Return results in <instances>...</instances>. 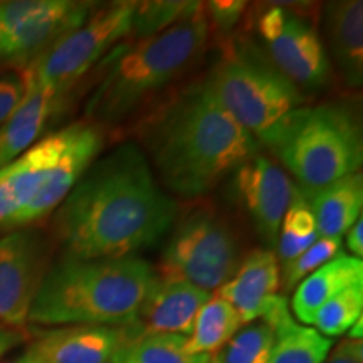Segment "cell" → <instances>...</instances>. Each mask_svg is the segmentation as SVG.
<instances>
[{"label":"cell","mask_w":363,"mask_h":363,"mask_svg":"<svg viewBox=\"0 0 363 363\" xmlns=\"http://www.w3.org/2000/svg\"><path fill=\"white\" fill-rule=\"evenodd\" d=\"M177 216V202L130 142L91 163L59 206L54 227L66 256L125 257L157 244Z\"/></svg>","instance_id":"cell-1"},{"label":"cell","mask_w":363,"mask_h":363,"mask_svg":"<svg viewBox=\"0 0 363 363\" xmlns=\"http://www.w3.org/2000/svg\"><path fill=\"white\" fill-rule=\"evenodd\" d=\"M167 189L184 199L211 192L259 153V143L222 106L207 79L170 93L136 125Z\"/></svg>","instance_id":"cell-2"},{"label":"cell","mask_w":363,"mask_h":363,"mask_svg":"<svg viewBox=\"0 0 363 363\" xmlns=\"http://www.w3.org/2000/svg\"><path fill=\"white\" fill-rule=\"evenodd\" d=\"M155 269L138 256H62L45 272L30 308V323L44 326L135 323L155 281Z\"/></svg>","instance_id":"cell-3"},{"label":"cell","mask_w":363,"mask_h":363,"mask_svg":"<svg viewBox=\"0 0 363 363\" xmlns=\"http://www.w3.org/2000/svg\"><path fill=\"white\" fill-rule=\"evenodd\" d=\"M211 34L206 4L169 29L111 51L108 69L88 99L86 116L101 126L120 123L140 111L192 67Z\"/></svg>","instance_id":"cell-4"},{"label":"cell","mask_w":363,"mask_h":363,"mask_svg":"<svg viewBox=\"0 0 363 363\" xmlns=\"http://www.w3.org/2000/svg\"><path fill=\"white\" fill-rule=\"evenodd\" d=\"M206 79L229 115L271 150L305 103L301 91L252 43H225Z\"/></svg>","instance_id":"cell-5"},{"label":"cell","mask_w":363,"mask_h":363,"mask_svg":"<svg viewBox=\"0 0 363 363\" xmlns=\"http://www.w3.org/2000/svg\"><path fill=\"white\" fill-rule=\"evenodd\" d=\"M272 152L301 187H323L360 169V123L343 104L301 106L288 120Z\"/></svg>","instance_id":"cell-6"},{"label":"cell","mask_w":363,"mask_h":363,"mask_svg":"<svg viewBox=\"0 0 363 363\" xmlns=\"http://www.w3.org/2000/svg\"><path fill=\"white\" fill-rule=\"evenodd\" d=\"M240 261L242 244L234 225L214 208L199 207L177 222L155 272L211 293L233 278Z\"/></svg>","instance_id":"cell-7"},{"label":"cell","mask_w":363,"mask_h":363,"mask_svg":"<svg viewBox=\"0 0 363 363\" xmlns=\"http://www.w3.org/2000/svg\"><path fill=\"white\" fill-rule=\"evenodd\" d=\"M138 2H115L96 7L83 26L62 35L22 72L26 83H34L67 96L91 67L130 35Z\"/></svg>","instance_id":"cell-8"},{"label":"cell","mask_w":363,"mask_h":363,"mask_svg":"<svg viewBox=\"0 0 363 363\" xmlns=\"http://www.w3.org/2000/svg\"><path fill=\"white\" fill-rule=\"evenodd\" d=\"M94 6L72 0L0 2V66L26 69L62 35L83 26Z\"/></svg>","instance_id":"cell-9"},{"label":"cell","mask_w":363,"mask_h":363,"mask_svg":"<svg viewBox=\"0 0 363 363\" xmlns=\"http://www.w3.org/2000/svg\"><path fill=\"white\" fill-rule=\"evenodd\" d=\"M257 33L267 59L299 91H315L328 83V54L305 17L288 7H266L257 17Z\"/></svg>","instance_id":"cell-10"},{"label":"cell","mask_w":363,"mask_h":363,"mask_svg":"<svg viewBox=\"0 0 363 363\" xmlns=\"http://www.w3.org/2000/svg\"><path fill=\"white\" fill-rule=\"evenodd\" d=\"M48 249L38 230L19 229L0 238V323L21 330L48 272Z\"/></svg>","instance_id":"cell-11"},{"label":"cell","mask_w":363,"mask_h":363,"mask_svg":"<svg viewBox=\"0 0 363 363\" xmlns=\"http://www.w3.org/2000/svg\"><path fill=\"white\" fill-rule=\"evenodd\" d=\"M65 130V145L56 162L52 163L51 170L48 172L43 187L33 201L13 217L9 229L29 225L51 214L69 195L91 163L99 157L104 145L101 126L91 121H78L66 126Z\"/></svg>","instance_id":"cell-12"},{"label":"cell","mask_w":363,"mask_h":363,"mask_svg":"<svg viewBox=\"0 0 363 363\" xmlns=\"http://www.w3.org/2000/svg\"><path fill=\"white\" fill-rule=\"evenodd\" d=\"M233 175V189L239 206L251 219L257 235L274 246L296 187L281 167L261 153L249 158Z\"/></svg>","instance_id":"cell-13"},{"label":"cell","mask_w":363,"mask_h":363,"mask_svg":"<svg viewBox=\"0 0 363 363\" xmlns=\"http://www.w3.org/2000/svg\"><path fill=\"white\" fill-rule=\"evenodd\" d=\"M140 337L142 331L136 323L71 325L45 331L27 350L38 363H110L121 348Z\"/></svg>","instance_id":"cell-14"},{"label":"cell","mask_w":363,"mask_h":363,"mask_svg":"<svg viewBox=\"0 0 363 363\" xmlns=\"http://www.w3.org/2000/svg\"><path fill=\"white\" fill-rule=\"evenodd\" d=\"M211 298L212 293L203 291L187 281L155 276L135 323L142 331V337L157 333L189 337L199 311Z\"/></svg>","instance_id":"cell-15"},{"label":"cell","mask_w":363,"mask_h":363,"mask_svg":"<svg viewBox=\"0 0 363 363\" xmlns=\"http://www.w3.org/2000/svg\"><path fill=\"white\" fill-rule=\"evenodd\" d=\"M281 284L279 261L269 249H256L242 257L235 274L217 289V296L230 303L249 325L264 315L267 305L278 294Z\"/></svg>","instance_id":"cell-16"},{"label":"cell","mask_w":363,"mask_h":363,"mask_svg":"<svg viewBox=\"0 0 363 363\" xmlns=\"http://www.w3.org/2000/svg\"><path fill=\"white\" fill-rule=\"evenodd\" d=\"M24 96L0 126V169L27 152L43 135L52 116L61 111L66 96L24 81Z\"/></svg>","instance_id":"cell-17"},{"label":"cell","mask_w":363,"mask_h":363,"mask_svg":"<svg viewBox=\"0 0 363 363\" xmlns=\"http://www.w3.org/2000/svg\"><path fill=\"white\" fill-rule=\"evenodd\" d=\"M323 24L340 74L348 86L358 88L363 81V4L360 0L326 4Z\"/></svg>","instance_id":"cell-18"},{"label":"cell","mask_w":363,"mask_h":363,"mask_svg":"<svg viewBox=\"0 0 363 363\" xmlns=\"http://www.w3.org/2000/svg\"><path fill=\"white\" fill-rule=\"evenodd\" d=\"M310 203L320 238H340L360 219L363 179L360 172L342 177L323 187H298Z\"/></svg>","instance_id":"cell-19"},{"label":"cell","mask_w":363,"mask_h":363,"mask_svg":"<svg viewBox=\"0 0 363 363\" xmlns=\"http://www.w3.org/2000/svg\"><path fill=\"white\" fill-rule=\"evenodd\" d=\"M264 320L276 331V342L267 363H323L331 350V340L311 326L299 325L289 315L284 296L276 294L267 305Z\"/></svg>","instance_id":"cell-20"},{"label":"cell","mask_w":363,"mask_h":363,"mask_svg":"<svg viewBox=\"0 0 363 363\" xmlns=\"http://www.w3.org/2000/svg\"><path fill=\"white\" fill-rule=\"evenodd\" d=\"M355 283H363L362 259L338 252L333 259L318 267L296 286L291 301L294 316L301 323L311 325L321 306Z\"/></svg>","instance_id":"cell-21"},{"label":"cell","mask_w":363,"mask_h":363,"mask_svg":"<svg viewBox=\"0 0 363 363\" xmlns=\"http://www.w3.org/2000/svg\"><path fill=\"white\" fill-rule=\"evenodd\" d=\"M240 318L230 303L219 296L211 298L199 311L192 333L185 342L190 355H216L240 330Z\"/></svg>","instance_id":"cell-22"},{"label":"cell","mask_w":363,"mask_h":363,"mask_svg":"<svg viewBox=\"0 0 363 363\" xmlns=\"http://www.w3.org/2000/svg\"><path fill=\"white\" fill-rule=\"evenodd\" d=\"M187 337L170 333L143 335L121 348L110 363H207L208 355H190Z\"/></svg>","instance_id":"cell-23"},{"label":"cell","mask_w":363,"mask_h":363,"mask_svg":"<svg viewBox=\"0 0 363 363\" xmlns=\"http://www.w3.org/2000/svg\"><path fill=\"white\" fill-rule=\"evenodd\" d=\"M276 342V331L264 320L239 330L219 353L222 363H267Z\"/></svg>","instance_id":"cell-24"},{"label":"cell","mask_w":363,"mask_h":363,"mask_svg":"<svg viewBox=\"0 0 363 363\" xmlns=\"http://www.w3.org/2000/svg\"><path fill=\"white\" fill-rule=\"evenodd\" d=\"M363 310V283H355L345 288L342 293L330 299L316 313L315 330L326 338L340 337L347 333L362 318Z\"/></svg>","instance_id":"cell-25"},{"label":"cell","mask_w":363,"mask_h":363,"mask_svg":"<svg viewBox=\"0 0 363 363\" xmlns=\"http://www.w3.org/2000/svg\"><path fill=\"white\" fill-rule=\"evenodd\" d=\"M201 6V2H138L130 35H133L136 40H142L160 34Z\"/></svg>","instance_id":"cell-26"},{"label":"cell","mask_w":363,"mask_h":363,"mask_svg":"<svg viewBox=\"0 0 363 363\" xmlns=\"http://www.w3.org/2000/svg\"><path fill=\"white\" fill-rule=\"evenodd\" d=\"M342 247V238H318L301 256L283 266V286L286 291H291L306 276L333 259Z\"/></svg>","instance_id":"cell-27"},{"label":"cell","mask_w":363,"mask_h":363,"mask_svg":"<svg viewBox=\"0 0 363 363\" xmlns=\"http://www.w3.org/2000/svg\"><path fill=\"white\" fill-rule=\"evenodd\" d=\"M279 233L294 235V238H320L316 233V220L310 203L306 202L298 187L281 222Z\"/></svg>","instance_id":"cell-28"},{"label":"cell","mask_w":363,"mask_h":363,"mask_svg":"<svg viewBox=\"0 0 363 363\" xmlns=\"http://www.w3.org/2000/svg\"><path fill=\"white\" fill-rule=\"evenodd\" d=\"M247 4L242 0H216L206 4V13L211 27L214 26L217 34H230L246 12Z\"/></svg>","instance_id":"cell-29"},{"label":"cell","mask_w":363,"mask_h":363,"mask_svg":"<svg viewBox=\"0 0 363 363\" xmlns=\"http://www.w3.org/2000/svg\"><path fill=\"white\" fill-rule=\"evenodd\" d=\"M24 79L22 76H0V126L12 115L17 104L24 96Z\"/></svg>","instance_id":"cell-30"},{"label":"cell","mask_w":363,"mask_h":363,"mask_svg":"<svg viewBox=\"0 0 363 363\" xmlns=\"http://www.w3.org/2000/svg\"><path fill=\"white\" fill-rule=\"evenodd\" d=\"M323 363H363V345L362 340H345L328 353Z\"/></svg>","instance_id":"cell-31"},{"label":"cell","mask_w":363,"mask_h":363,"mask_svg":"<svg viewBox=\"0 0 363 363\" xmlns=\"http://www.w3.org/2000/svg\"><path fill=\"white\" fill-rule=\"evenodd\" d=\"M22 342H24V333L21 330L9 328V326L0 323V358Z\"/></svg>","instance_id":"cell-32"},{"label":"cell","mask_w":363,"mask_h":363,"mask_svg":"<svg viewBox=\"0 0 363 363\" xmlns=\"http://www.w3.org/2000/svg\"><path fill=\"white\" fill-rule=\"evenodd\" d=\"M347 247L350 249L355 257H360L363 254V224L362 217L347 230Z\"/></svg>","instance_id":"cell-33"},{"label":"cell","mask_w":363,"mask_h":363,"mask_svg":"<svg viewBox=\"0 0 363 363\" xmlns=\"http://www.w3.org/2000/svg\"><path fill=\"white\" fill-rule=\"evenodd\" d=\"M9 363H38V362H35V358L33 357V353H30L29 350H26L19 358H16V360H12V362H9Z\"/></svg>","instance_id":"cell-34"},{"label":"cell","mask_w":363,"mask_h":363,"mask_svg":"<svg viewBox=\"0 0 363 363\" xmlns=\"http://www.w3.org/2000/svg\"><path fill=\"white\" fill-rule=\"evenodd\" d=\"M207 363H222V362L219 360V357H217V355H211V358H208Z\"/></svg>","instance_id":"cell-35"}]
</instances>
